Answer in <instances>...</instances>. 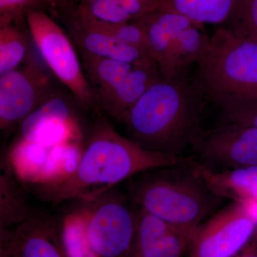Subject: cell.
Instances as JSON below:
<instances>
[{
    "instance_id": "obj_1",
    "label": "cell",
    "mask_w": 257,
    "mask_h": 257,
    "mask_svg": "<svg viewBox=\"0 0 257 257\" xmlns=\"http://www.w3.org/2000/svg\"><path fill=\"white\" fill-rule=\"evenodd\" d=\"M194 157L150 151L118 133L104 117L96 121L73 172L57 180L28 183L44 202H92L114 186L145 171L189 165Z\"/></svg>"
},
{
    "instance_id": "obj_2",
    "label": "cell",
    "mask_w": 257,
    "mask_h": 257,
    "mask_svg": "<svg viewBox=\"0 0 257 257\" xmlns=\"http://www.w3.org/2000/svg\"><path fill=\"white\" fill-rule=\"evenodd\" d=\"M208 102L190 67L152 86L123 116L130 140L150 151L185 157L202 131Z\"/></svg>"
},
{
    "instance_id": "obj_3",
    "label": "cell",
    "mask_w": 257,
    "mask_h": 257,
    "mask_svg": "<svg viewBox=\"0 0 257 257\" xmlns=\"http://www.w3.org/2000/svg\"><path fill=\"white\" fill-rule=\"evenodd\" d=\"M191 165L145 171L127 180L126 195L136 207L169 224L195 231L223 199Z\"/></svg>"
},
{
    "instance_id": "obj_4",
    "label": "cell",
    "mask_w": 257,
    "mask_h": 257,
    "mask_svg": "<svg viewBox=\"0 0 257 257\" xmlns=\"http://www.w3.org/2000/svg\"><path fill=\"white\" fill-rule=\"evenodd\" d=\"M194 71L208 104L220 106L257 96V42L216 29Z\"/></svg>"
},
{
    "instance_id": "obj_5",
    "label": "cell",
    "mask_w": 257,
    "mask_h": 257,
    "mask_svg": "<svg viewBox=\"0 0 257 257\" xmlns=\"http://www.w3.org/2000/svg\"><path fill=\"white\" fill-rule=\"evenodd\" d=\"M82 210L89 246L96 257H130L138 208L127 195L108 191Z\"/></svg>"
},
{
    "instance_id": "obj_6",
    "label": "cell",
    "mask_w": 257,
    "mask_h": 257,
    "mask_svg": "<svg viewBox=\"0 0 257 257\" xmlns=\"http://www.w3.org/2000/svg\"><path fill=\"white\" fill-rule=\"evenodd\" d=\"M27 27L42 60L85 109L95 105L94 93L70 38L53 17L42 10L27 15Z\"/></svg>"
},
{
    "instance_id": "obj_7",
    "label": "cell",
    "mask_w": 257,
    "mask_h": 257,
    "mask_svg": "<svg viewBox=\"0 0 257 257\" xmlns=\"http://www.w3.org/2000/svg\"><path fill=\"white\" fill-rule=\"evenodd\" d=\"M49 71L33 54L15 70L0 75V128L9 133L55 94Z\"/></svg>"
},
{
    "instance_id": "obj_8",
    "label": "cell",
    "mask_w": 257,
    "mask_h": 257,
    "mask_svg": "<svg viewBox=\"0 0 257 257\" xmlns=\"http://www.w3.org/2000/svg\"><path fill=\"white\" fill-rule=\"evenodd\" d=\"M257 226L252 204L233 202L194 231L189 257H231L251 239Z\"/></svg>"
},
{
    "instance_id": "obj_9",
    "label": "cell",
    "mask_w": 257,
    "mask_h": 257,
    "mask_svg": "<svg viewBox=\"0 0 257 257\" xmlns=\"http://www.w3.org/2000/svg\"><path fill=\"white\" fill-rule=\"evenodd\" d=\"M191 152L197 162L211 170L257 167V127L219 122L203 128Z\"/></svg>"
},
{
    "instance_id": "obj_10",
    "label": "cell",
    "mask_w": 257,
    "mask_h": 257,
    "mask_svg": "<svg viewBox=\"0 0 257 257\" xmlns=\"http://www.w3.org/2000/svg\"><path fill=\"white\" fill-rule=\"evenodd\" d=\"M79 130L72 107L55 94L39 106L19 126V140L47 147L70 143Z\"/></svg>"
},
{
    "instance_id": "obj_11",
    "label": "cell",
    "mask_w": 257,
    "mask_h": 257,
    "mask_svg": "<svg viewBox=\"0 0 257 257\" xmlns=\"http://www.w3.org/2000/svg\"><path fill=\"white\" fill-rule=\"evenodd\" d=\"M138 208V224L130 257H182L194 231L169 224Z\"/></svg>"
},
{
    "instance_id": "obj_12",
    "label": "cell",
    "mask_w": 257,
    "mask_h": 257,
    "mask_svg": "<svg viewBox=\"0 0 257 257\" xmlns=\"http://www.w3.org/2000/svg\"><path fill=\"white\" fill-rule=\"evenodd\" d=\"M162 77L156 61L152 58L139 61L119 84L96 99L95 106L113 119L121 121L126 111Z\"/></svg>"
},
{
    "instance_id": "obj_13",
    "label": "cell",
    "mask_w": 257,
    "mask_h": 257,
    "mask_svg": "<svg viewBox=\"0 0 257 257\" xmlns=\"http://www.w3.org/2000/svg\"><path fill=\"white\" fill-rule=\"evenodd\" d=\"M132 21L146 34L152 59L158 64L162 77L173 74L172 52L174 39L195 23L184 15L158 10Z\"/></svg>"
},
{
    "instance_id": "obj_14",
    "label": "cell",
    "mask_w": 257,
    "mask_h": 257,
    "mask_svg": "<svg viewBox=\"0 0 257 257\" xmlns=\"http://www.w3.org/2000/svg\"><path fill=\"white\" fill-rule=\"evenodd\" d=\"M19 257H68L59 241L57 222L39 214L19 225L14 233Z\"/></svg>"
},
{
    "instance_id": "obj_15",
    "label": "cell",
    "mask_w": 257,
    "mask_h": 257,
    "mask_svg": "<svg viewBox=\"0 0 257 257\" xmlns=\"http://www.w3.org/2000/svg\"><path fill=\"white\" fill-rule=\"evenodd\" d=\"M194 168L208 188L223 200L257 202V167L214 170L196 161Z\"/></svg>"
},
{
    "instance_id": "obj_16",
    "label": "cell",
    "mask_w": 257,
    "mask_h": 257,
    "mask_svg": "<svg viewBox=\"0 0 257 257\" xmlns=\"http://www.w3.org/2000/svg\"><path fill=\"white\" fill-rule=\"evenodd\" d=\"M63 18L67 22L69 37L73 39L80 52L133 64L151 58L144 51L118 41L107 34L87 28L72 17L67 15Z\"/></svg>"
},
{
    "instance_id": "obj_17",
    "label": "cell",
    "mask_w": 257,
    "mask_h": 257,
    "mask_svg": "<svg viewBox=\"0 0 257 257\" xmlns=\"http://www.w3.org/2000/svg\"><path fill=\"white\" fill-rule=\"evenodd\" d=\"M0 170V227L8 229L32 219L37 212L28 204L8 154L2 155Z\"/></svg>"
},
{
    "instance_id": "obj_18",
    "label": "cell",
    "mask_w": 257,
    "mask_h": 257,
    "mask_svg": "<svg viewBox=\"0 0 257 257\" xmlns=\"http://www.w3.org/2000/svg\"><path fill=\"white\" fill-rule=\"evenodd\" d=\"M236 0H160L157 10L184 15L194 23L224 24Z\"/></svg>"
},
{
    "instance_id": "obj_19",
    "label": "cell",
    "mask_w": 257,
    "mask_h": 257,
    "mask_svg": "<svg viewBox=\"0 0 257 257\" xmlns=\"http://www.w3.org/2000/svg\"><path fill=\"white\" fill-rule=\"evenodd\" d=\"M81 56L84 74L94 93L95 102L98 98L119 84L135 64L96 57L84 52H81Z\"/></svg>"
},
{
    "instance_id": "obj_20",
    "label": "cell",
    "mask_w": 257,
    "mask_h": 257,
    "mask_svg": "<svg viewBox=\"0 0 257 257\" xmlns=\"http://www.w3.org/2000/svg\"><path fill=\"white\" fill-rule=\"evenodd\" d=\"M211 36L204 30V25L194 23L174 39L172 52V70L199 63L207 53Z\"/></svg>"
},
{
    "instance_id": "obj_21",
    "label": "cell",
    "mask_w": 257,
    "mask_h": 257,
    "mask_svg": "<svg viewBox=\"0 0 257 257\" xmlns=\"http://www.w3.org/2000/svg\"><path fill=\"white\" fill-rule=\"evenodd\" d=\"M28 34L15 24L0 28V75L18 69L32 55Z\"/></svg>"
},
{
    "instance_id": "obj_22",
    "label": "cell",
    "mask_w": 257,
    "mask_h": 257,
    "mask_svg": "<svg viewBox=\"0 0 257 257\" xmlns=\"http://www.w3.org/2000/svg\"><path fill=\"white\" fill-rule=\"evenodd\" d=\"M67 13L84 21L106 25L132 21L121 0H80L76 8L70 7Z\"/></svg>"
},
{
    "instance_id": "obj_23",
    "label": "cell",
    "mask_w": 257,
    "mask_h": 257,
    "mask_svg": "<svg viewBox=\"0 0 257 257\" xmlns=\"http://www.w3.org/2000/svg\"><path fill=\"white\" fill-rule=\"evenodd\" d=\"M222 27L236 36L257 42V0H236Z\"/></svg>"
},
{
    "instance_id": "obj_24",
    "label": "cell",
    "mask_w": 257,
    "mask_h": 257,
    "mask_svg": "<svg viewBox=\"0 0 257 257\" xmlns=\"http://www.w3.org/2000/svg\"><path fill=\"white\" fill-rule=\"evenodd\" d=\"M34 10H42L50 13L47 0H0V28L15 24L27 25V15Z\"/></svg>"
},
{
    "instance_id": "obj_25",
    "label": "cell",
    "mask_w": 257,
    "mask_h": 257,
    "mask_svg": "<svg viewBox=\"0 0 257 257\" xmlns=\"http://www.w3.org/2000/svg\"><path fill=\"white\" fill-rule=\"evenodd\" d=\"M219 122L235 123L257 127V96L246 98L220 106Z\"/></svg>"
},
{
    "instance_id": "obj_26",
    "label": "cell",
    "mask_w": 257,
    "mask_h": 257,
    "mask_svg": "<svg viewBox=\"0 0 257 257\" xmlns=\"http://www.w3.org/2000/svg\"><path fill=\"white\" fill-rule=\"evenodd\" d=\"M160 0H121V5L132 20L156 11Z\"/></svg>"
},
{
    "instance_id": "obj_27",
    "label": "cell",
    "mask_w": 257,
    "mask_h": 257,
    "mask_svg": "<svg viewBox=\"0 0 257 257\" xmlns=\"http://www.w3.org/2000/svg\"><path fill=\"white\" fill-rule=\"evenodd\" d=\"M51 10V15L55 17H62L70 8L68 0H47Z\"/></svg>"
},
{
    "instance_id": "obj_28",
    "label": "cell",
    "mask_w": 257,
    "mask_h": 257,
    "mask_svg": "<svg viewBox=\"0 0 257 257\" xmlns=\"http://www.w3.org/2000/svg\"><path fill=\"white\" fill-rule=\"evenodd\" d=\"M231 257H257V234L239 252Z\"/></svg>"
}]
</instances>
